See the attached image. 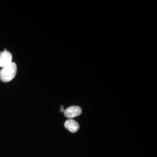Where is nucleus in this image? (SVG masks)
Returning a JSON list of instances; mask_svg holds the SVG:
<instances>
[{
	"label": "nucleus",
	"mask_w": 157,
	"mask_h": 157,
	"mask_svg": "<svg viewBox=\"0 0 157 157\" xmlns=\"http://www.w3.org/2000/svg\"><path fill=\"white\" fill-rule=\"evenodd\" d=\"M17 73V65L15 62H12L0 71V80L3 82H9L15 77Z\"/></svg>",
	"instance_id": "1"
},
{
	"label": "nucleus",
	"mask_w": 157,
	"mask_h": 157,
	"mask_svg": "<svg viewBox=\"0 0 157 157\" xmlns=\"http://www.w3.org/2000/svg\"><path fill=\"white\" fill-rule=\"evenodd\" d=\"M64 111H65V109H63V106H61V112H64Z\"/></svg>",
	"instance_id": "5"
},
{
	"label": "nucleus",
	"mask_w": 157,
	"mask_h": 157,
	"mask_svg": "<svg viewBox=\"0 0 157 157\" xmlns=\"http://www.w3.org/2000/svg\"><path fill=\"white\" fill-rule=\"evenodd\" d=\"M64 126L66 129L70 131L71 133H76L79 129L78 123L72 119H69L65 122Z\"/></svg>",
	"instance_id": "4"
},
{
	"label": "nucleus",
	"mask_w": 157,
	"mask_h": 157,
	"mask_svg": "<svg viewBox=\"0 0 157 157\" xmlns=\"http://www.w3.org/2000/svg\"><path fill=\"white\" fill-rule=\"evenodd\" d=\"M82 108L78 106H71L65 109L64 115L67 118L72 119L79 116L82 113Z\"/></svg>",
	"instance_id": "3"
},
{
	"label": "nucleus",
	"mask_w": 157,
	"mask_h": 157,
	"mask_svg": "<svg viewBox=\"0 0 157 157\" xmlns=\"http://www.w3.org/2000/svg\"><path fill=\"white\" fill-rule=\"evenodd\" d=\"M12 62V56L11 52L6 50L0 51V67H5Z\"/></svg>",
	"instance_id": "2"
}]
</instances>
